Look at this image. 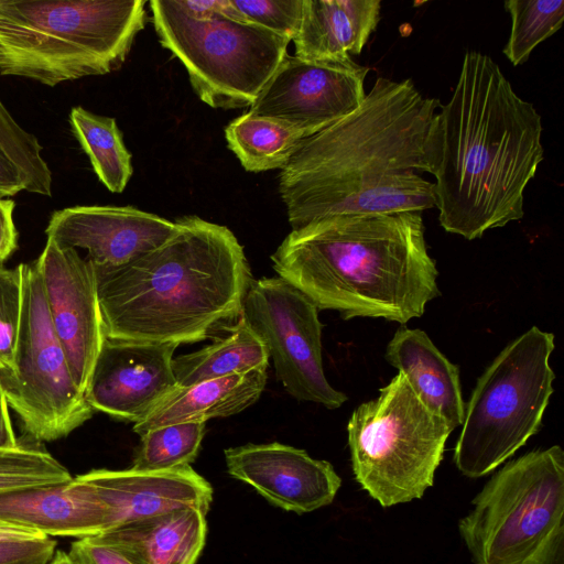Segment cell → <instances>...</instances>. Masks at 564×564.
<instances>
[{"mask_svg":"<svg viewBox=\"0 0 564 564\" xmlns=\"http://www.w3.org/2000/svg\"><path fill=\"white\" fill-rule=\"evenodd\" d=\"M435 98L411 79L378 77L350 115L303 139L281 169L292 230L338 215L421 213L435 207Z\"/></svg>","mask_w":564,"mask_h":564,"instance_id":"1","label":"cell"},{"mask_svg":"<svg viewBox=\"0 0 564 564\" xmlns=\"http://www.w3.org/2000/svg\"><path fill=\"white\" fill-rule=\"evenodd\" d=\"M542 120L488 55L467 51L437 117L435 207L467 240L522 219L524 191L543 160Z\"/></svg>","mask_w":564,"mask_h":564,"instance_id":"2","label":"cell"},{"mask_svg":"<svg viewBox=\"0 0 564 564\" xmlns=\"http://www.w3.org/2000/svg\"><path fill=\"white\" fill-rule=\"evenodd\" d=\"M158 248L119 268H95L107 338L192 344L242 314L253 280L226 227L185 216Z\"/></svg>","mask_w":564,"mask_h":564,"instance_id":"3","label":"cell"},{"mask_svg":"<svg viewBox=\"0 0 564 564\" xmlns=\"http://www.w3.org/2000/svg\"><path fill=\"white\" fill-rule=\"evenodd\" d=\"M278 275L341 318L406 324L437 297L421 213L338 215L291 230L272 253Z\"/></svg>","mask_w":564,"mask_h":564,"instance_id":"4","label":"cell"},{"mask_svg":"<svg viewBox=\"0 0 564 564\" xmlns=\"http://www.w3.org/2000/svg\"><path fill=\"white\" fill-rule=\"evenodd\" d=\"M144 0H0V74L54 87L111 73L147 21Z\"/></svg>","mask_w":564,"mask_h":564,"instance_id":"5","label":"cell"},{"mask_svg":"<svg viewBox=\"0 0 564 564\" xmlns=\"http://www.w3.org/2000/svg\"><path fill=\"white\" fill-rule=\"evenodd\" d=\"M554 334L533 326L478 378L454 448V463L464 476L488 475L539 432L554 391Z\"/></svg>","mask_w":564,"mask_h":564,"instance_id":"6","label":"cell"},{"mask_svg":"<svg viewBox=\"0 0 564 564\" xmlns=\"http://www.w3.org/2000/svg\"><path fill=\"white\" fill-rule=\"evenodd\" d=\"M452 431L399 372L348 421L357 482L383 508L420 499L434 484Z\"/></svg>","mask_w":564,"mask_h":564,"instance_id":"7","label":"cell"},{"mask_svg":"<svg viewBox=\"0 0 564 564\" xmlns=\"http://www.w3.org/2000/svg\"><path fill=\"white\" fill-rule=\"evenodd\" d=\"M149 4L161 45L182 62L194 91L212 108L250 107L288 53L289 40L223 12L195 19L175 0Z\"/></svg>","mask_w":564,"mask_h":564,"instance_id":"8","label":"cell"},{"mask_svg":"<svg viewBox=\"0 0 564 564\" xmlns=\"http://www.w3.org/2000/svg\"><path fill=\"white\" fill-rule=\"evenodd\" d=\"M458 532L474 564H528L564 521V452L558 445L507 463L473 500Z\"/></svg>","mask_w":564,"mask_h":564,"instance_id":"9","label":"cell"},{"mask_svg":"<svg viewBox=\"0 0 564 564\" xmlns=\"http://www.w3.org/2000/svg\"><path fill=\"white\" fill-rule=\"evenodd\" d=\"M19 269L22 306L14 364L0 372V386L24 434L40 444L66 437L95 411L72 377L35 262Z\"/></svg>","mask_w":564,"mask_h":564,"instance_id":"10","label":"cell"},{"mask_svg":"<svg viewBox=\"0 0 564 564\" xmlns=\"http://www.w3.org/2000/svg\"><path fill=\"white\" fill-rule=\"evenodd\" d=\"M263 341L276 379L297 401L334 410L347 397L326 379L322 358V329L316 305L280 276L252 280L242 314Z\"/></svg>","mask_w":564,"mask_h":564,"instance_id":"11","label":"cell"},{"mask_svg":"<svg viewBox=\"0 0 564 564\" xmlns=\"http://www.w3.org/2000/svg\"><path fill=\"white\" fill-rule=\"evenodd\" d=\"M368 72L350 56L308 61L286 54L248 112L308 138L361 105Z\"/></svg>","mask_w":564,"mask_h":564,"instance_id":"12","label":"cell"},{"mask_svg":"<svg viewBox=\"0 0 564 564\" xmlns=\"http://www.w3.org/2000/svg\"><path fill=\"white\" fill-rule=\"evenodd\" d=\"M41 274L54 332L72 377L86 395L106 340L94 264L78 250L47 238L34 261Z\"/></svg>","mask_w":564,"mask_h":564,"instance_id":"13","label":"cell"},{"mask_svg":"<svg viewBox=\"0 0 564 564\" xmlns=\"http://www.w3.org/2000/svg\"><path fill=\"white\" fill-rule=\"evenodd\" d=\"M176 344L107 338L86 393L96 412L143 420L178 384L173 372Z\"/></svg>","mask_w":564,"mask_h":564,"instance_id":"14","label":"cell"},{"mask_svg":"<svg viewBox=\"0 0 564 564\" xmlns=\"http://www.w3.org/2000/svg\"><path fill=\"white\" fill-rule=\"evenodd\" d=\"M175 224L131 206H74L55 210L47 238L87 251L96 268H119L162 245Z\"/></svg>","mask_w":564,"mask_h":564,"instance_id":"15","label":"cell"},{"mask_svg":"<svg viewBox=\"0 0 564 564\" xmlns=\"http://www.w3.org/2000/svg\"><path fill=\"white\" fill-rule=\"evenodd\" d=\"M224 454L231 477L272 505L299 514L330 505L341 485L330 463L278 442L229 447Z\"/></svg>","mask_w":564,"mask_h":564,"instance_id":"16","label":"cell"},{"mask_svg":"<svg viewBox=\"0 0 564 564\" xmlns=\"http://www.w3.org/2000/svg\"><path fill=\"white\" fill-rule=\"evenodd\" d=\"M76 478L104 507L109 531L176 510L207 513L213 501V487L191 466L158 471L102 468Z\"/></svg>","mask_w":564,"mask_h":564,"instance_id":"17","label":"cell"},{"mask_svg":"<svg viewBox=\"0 0 564 564\" xmlns=\"http://www.w3.org/2000/svg\"><path fill=\"white\" fill-rule=\"evenodd\" d=\"M0 520L45 536H96L109 531L104 507L76 477L68 482L0 492Z\"/></svg>","mask_w":564,"mask_h":564,"instance_id":"18","label":"cell"},{"mask_svg":"<svg viewBox=\"0 0 564 564\" xmlns=\"http://www.w3.org/2000/svg\"><path fill=\"white\" fill-rule=\"evenodd\" d=\"M380 0H303L292 40L295 56L308 61L359 55L380 21Z\"/></svg>","mask_w":564,"mask_h":564,"instance_id":"19","label":"cell"},{"mask_svg":"<svg viewBox=\"0 0 564 564\" xmlns=\"http://www.w3.org/2000/svg\"><path fill=\"white\" fill-rule=\"evenodd\" d=\"M384 357L452 430L462 426L465 402L459 368L440 351L424 330L401 326L388 343Z\"/></svg>","mask_w":564,"mask_h":564,"instance_id":"20","label":"cell"},{"mask_svg":"<svg viewBox=\"0 0 564 564\" xmlns=\"http://www.w3.org/2000/svg\"><path fill=\"white\" fill-rule=\"evenodd\" d=\"M267 378V369H253L186 387L177 386L143 420L133 424V432L141 436L159 426L206 422L237 414L260 398Z\"/></svg>","mask_w":564,"mask_h":564,"instance_id":"21","label":"cell"},{"mask_svg":"<svg viewBox=\"0 0 564 564\" xmlns=\"http://www.w3.org/2000/svg\"><path fill=\"white\" fill-rule=\"evenodd\" d=\"M207 513L183 509L148 518L96 536L134 564H196L205 546Z\"/></svg>","mask_w":564,"mask_h":564,"instance_id":"22","label":"cell"},{"mask_svg":"<svg viewBox=\"0 0 564 564\" xmlns=\"http://www.w3.org/2000/svg\"><path fill=\"white\" fill-rule=\"evenodd\" d=\"M269 359L263 341L240 316L210 345L173 358L172 367L177 384L186 387L253 369H267Z\"/></svg>","mask_w":564,"mask_h":564,"instance_id":"23","label":"cell"},{"mask_svg":"<svg viewBox=\"0 0 564 564\" xmlns=\"http://www.w3.org/2000/svg\"><path fill=\"white\" fill-rule=\"evenodd\" d=\"M68 118L72 132L99 181L112 193L123 192L132 175V164L116 119L80 106L73 107Z\"/></svg>","mask_w":564,"mask_h":564,"instance_id":"24","label":"cell"},{"mask_svg":"<svg viewBox=\"0 0 564 564\" xmlns=\"http://www.w3.org/2000/svg\"><path fill=\"white\" fill-rule=\"evenodd\" d=\"M230 150L249 172L282 169L304 139L290 127L246 112L225 130Z\"/></svg>","mask_w":564,"mask_h":564,"instance_id":"25","label":"cell"},{"mask_svg":"<svg viewBox=\"0 0 564 564\" xmlns=\"http://www.w3.org/2000/svg\"><path fill=\"white\" fill-rule=\"evenodd\" d=\"M205 432L206 422H184L149 430L141 435L130 468L158 471L191 466Z\"/></svg>","mask_w":564,"mask_h":564,"instance_id":"26","label":"cell"},{"mask_svg":"<svg viewBox=\"0 0 564 564\" xmlns=\"http://www.w3.org/2000/svg\"><path fill=\"white\" fill-rule=\"evenodd\" d=\"M503 7L511 18V31L503 54L514 65L557 32L564 22L563 0H508Z\"/></svg>","mask_w":564,"mask_h":564,"instance_id":"27","label":"cell"},{"mask_svg":"<svg viewBox=\"0 0 564 564\" xmlns=\"http://www.w3.org/2000/svg\"><path fill=\"white\" fill-rule=\"evenodd\" d=\"M73 476L39 443L0 448V492L68 482Z\"/></svg>","mask_w":564,"mask_h":564,"instance_id":"28","label":"cell"},{"mask_svg":"<svg viewBox=\"0 0 564 564\" xmlns=\"http://www.w3.org/2000/svg\"><path fill=\"white\" fill-rule=\"evenodd\" d=\"M37 138L23 129L0 100V152L18 169L24 191L52 196L53 174Z\"/></svg>","mask_w":564,"mask_h":564,"instance_id":"29","label":"cell"},{"mask_svg":"<svg viewBox=\"0 0 564 564\" xmlns=\"http://www.w3.org/2000/svg\"><path fill=\"white\" fill-rule=\"evenodd\" d=\"M243 21L269 30L290 42L297 33L303 0H230Z\"/></svg>","mask_w":564,"mask_h":564,"instance_id":"30","label":"cell"},{"mask_svg":"<svg viewBox=\"0 0 564 564\" xmlns=\"http://www.w3.org/2000/svg\"><path fill=\"white\" fill-rule=\"evenodd\" d=\"M22 288L19 265L0 268V372L11 371L21 319Z\"/></svg>","mask_w":564,"mask_h":564,"instance_id":"31","label":"cell"},{"mask_svg":"<svg viewBox=\"0 0 564 564\" xmlns=\"http://www.w3.org/2000/svg\"><path fill=\"white\" fill-rule=\"evenodd\" d=\"M56 541L42 538L31 541L0 544V564H48L55 553Z\"/></svg>","mask_w":564,"mask_h":564,"instance_id":"32","label":"cell"},{"mask_svg":"<svg viewBox=\"0 0 564 564\" xmlns=\"http://www.w3.org/2000/svg\"><path fill=\"white\" fill-rule=\"evenodd\" d=\"M68 553L76 564H134L119 549L93 536L74 541Z\"/></svg>","mask_w":564,"mask_h":564,"instance_id":"33","label":"cell"},{"mask_svg":"<svg viewBox=\"0 0 564 564\" xmlns=\"http://www.w3.org/2000/svg\"><path fill=\"white\" fill-rule=\"evenodd\" d=\"M14 202L0 198V268L18 248V230L13 221Z\"/></svg>","mask_w":564,"mask_h":564,"instance_id":"34","label":"cell"},{"mask_svg":"<svg viewBox=\"0 0 564 564\" xmlns=\"http://www.w3.org/2000/svg\"><path fill=\"white\" fill-rule=\"evenodd\" d=\"M528 564H564V521L557 524Z\"/></svg>","mask_w":564,"mask_h":564,"instance_id":"35","label":"cell"},{"mask_svg":"<svg viewBox=\"0 0 564 564\" xmlns=\"http://www.w3.org/2000/svg\"><path fill=\"white\" fill-rule=\"evenodd\" d=\"M24 191V181L18 169L0 152V198Z\"/></svg>","mask_w":564,"mask_h":564,"instance_id":"36","label":"cell"},{"mask_svg":"<svg viewBox=\"0 0 564 564\" xmlns=\"http://www.w3.org/2000/svg\"><path fill=\"white\" fill-rule=\"evenodd\" d=\"M227 0H175L176 6L195 19H207L225 9Z\"/></svg>","mask_w":564,"mask_h":564,"instance_id":"37","label":"cell"},{"mask_svg":"<svg viewBox=\"0 0 564 564\" xmlns=\"http://www.w3.org/2000/svg\"><path fill=\"white\" fill-rule=\"evenodd\" d=\"M9 409L0 386V448L15 447L20 443L13 430Z\"/></svg>","mask_w":564,"mask_h":564,"instance_id":"38","label":"cell"},{"mask_svg":"<svg viewBox=\"0 0 564 564\" xmlns=\"http://www.w3.org/2000/svg\"><path fill=\"white\" fill-rule=\"evenodd\" d=\"M45 536L31 529L0 520V544L37 540Z\"/></svg>","mask_w":564,"mask_h":564,"instance_id":"39","label":"cell"},{"mask_svg":"<svg viewBox=\"0 0 564 564\" xmlns=\"http://www.w3.org/2000/svg\"><path fill=\"white\" fill-rule=\"evenodd\" d=\"M48 564H76L69 553L56 550Z\"/></svg>","mask_w":564,"mask_h":564,"instance_id":"40","label":"cell"}]
</instances>
